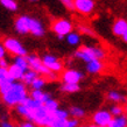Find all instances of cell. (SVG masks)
Instances as JSON below:
<instances>
[{"label":"cell","instance_id":"1","mask_svg":"<svg viewBox=\"0 0 127 127\" xmlns=\"http://www.w3.org/2000/svg\"><path fill=\"white\" fill-rule=\"evenodd\" d=\"M2 101L9 107H15L16 105L23 104L28 98V91L22 82H14L11 89L2 95Z\"/></svg>","mask_w":127,"mask_h":127},{"label":"cell","instance_id":"2","mask_svg":"<svg viewBox=\"0 0 127 127\" xmlns=\"http://www.w3.org/2000/svg\"><path fill=\"white\" fill-rule=\"evenodd\" d=\"M75 57L85 62V63L92 61V60H99V61H101V60H104L106 57V51L104 49L99 48V47L82 46L76 50Z\"/></svg>","mask_w":127,"mask_h":127},{"label":"cell","instance_id":"3","mask_svg":"<svg viewBox=\"0 0 127 127\" xmlns=\"http://www.w3.org/2000/svg\"><path fill=\"white\" fill-rule=\"evenodd\" d=\"M2 44H4L7 53H11V54L15 55V56H26L28 54L27 49L15 37H6L4 40Z\"/></svg>","mask_w":127,"mask_h":127},{"label":"cell","instance_id":"4","mask_svg":"<svg viewBox=\"0 0 127 127\" xmlns=\"http://www.w3.org/2000/svg\"><path fill=\"white\" fill-rule=\"evenodd\" d=\"M23 19H25V23H26L28 33H31L32 35H34L36 37H41L44 35L46 31H44V27L40 20L29 15H23Z\"/></svg>","mask_w":127,"mask_h":127},{"label":"cell","instance_id":"5","mask_svg":"<svg viewBox=\"0 0 127 127\" xmlns=\"http://www.w3.org/2000/svg\"><path fill=\"white\" fill-rule=\"evenodd\" d=\"M73 29V25L71 21L66 19H57L55 20L53 25H51V31L54 32L57 36H66V35L71 33Z\"/></svg>","mask_w":127,"mask_h":127},{"label":"cell","instance_id":"6","mask_svg":"<svg viewBox=\"0 0 127 127\" xmlns=\"http://www.w3.org/2000/svg\"><path fill=\"white\" fill-rule=\"evenodd\" d=\"M95 1L93 0H73L72 8L81 14L89 15L95 11Z\"/></svg>","mask_w":127,"mask_h":127},{"label":"cell","instance_id":"7","mask_svg":"<svg viewBox=\"0 0 127 127\" xmlns=\"http://www.w3.org/2000/svg\"><path fill=\"white\" fill-rule=\"evenodd\" d=\"M83 78H84V73L75 69H68L62 75L63 83H70V84H79Z\"/></svg>","mask_w":127,"mask_h":127},{"label":"cell","instance_id":"8","mask_svg":"<svg viewBox=\"0 0 127 127\" xmlns=\"http://www.w3.org/2000/svg\"><path fill=\"white\" fill-rule=\"evenodd\" d=\"M112 118L113 117L111 116V113L108 111H106V110H99V111H97L92 116V121L97 127L107 126Z\"/></svg>","mask_w":127,"mask_h":127},{"label":"cell","instance_id":"9","mask_svg":"<svg viewBox=\"0 0 127 127\" xmlns=\"http://www.w3.org/2000/svg\"><path fill=\"white\" fill-rule=\"evenodd\" d=\"M112 32L116 36L123 39L124 42H127V21L125 19H118L112 26Z\"/></svg>","mask_w":127,"mask_h":127},{"label":"cell","instance_id":"10","mask_svg":"<svg viewBox=\"0 0 127 127\" xmlns=\"http://www.w3.org/2000/svg\"><path fill=\"white\" fill-rule=\"evenodd\" d=\"M48 114H49V112L47 111L42 105V106H40L39 108L32 111V123L35 124L36 126H41L42 121L46 119V117L48 116Z\"/></svg>","mask_w":127,"mask_h":127},{"label":"cell","instance_id":"11","mask_svg":"<svg viewBox=\"0 0 127 127\" xmlns=\"http://www.w3.org/2000/svg\"><path fill=\"white\" fill-rule=\"evenodd\" d=\"M25 57H26V61H27V63H28V68L31 70H33V71H35V72L39 73L43 65L42 62H41V58L34 54H31V55L27 54Z\"/></svg>","mask_w":127,"mask_h":127},{"label":"cell","instance_id":"12","mask_svg":"<svg viewBox=\"0 0 127 127\" xmlns=\"http://www.w3.org/2000/svg\"><path fill=\"white\" fill-rule=\"evenodd\" d=\"M104 68V64H103V62L99 61V60H92V61H90L86 63V65H85V69L88 71L89 73H91V75H96V73H99L101 70Z\"/></svg>","mask_w":127,"mask_h":127},{"label":"cell","instance_id":"13","mask_svg":"<svg viewBox=\"0 0 127 127\" xmlns=\"http://www.w3.org/2000/svg\"><path fill=\"white\" fill-rule=\"evenodd\" d=\"M7 72H8V76L15 82H19L22 79V76H23V70H21L19 66H16L15 64H9L7 68Z\"/></svg>","mask_w":127,"mask_h":127},{"label":"cell","instance_id":"14","mask_svg":"<svg viewBox=\"0 0 127 127\" xmlns=\"http://www.w3.org/2000/svg\"><path fill=\"white\" fill-rule=\"evenodd\" d=\"M40 75L37 72H35V71H33V70L28 69L27 71H25L23 72V76H22V79H21V82H22L23 84L26 85V86H29V85L33 83V81H34L35 78H37Z\"/></svg>","mask_w":127,"mask_h":127},{"label":"cell","instance_id":"15","mask_svg":"<svg viewBox=\"0 0 127 127\" xmlns=\"http://www.w3.org/2000/svg\"><path fill=\"white\" fill-rule=\"evenodd\" d=\"M107 127H127V118L125 114L119 117H113Z\"/></svg>","mask_w":127,"mask_h":127},{"label":"cell","instance_id":"16","mask_svg":"<svg viewBox=\"0 0 127 127\" xmlns=\"http://www.w3.org/2000/svg\"><path fill=\"white\" fill-rule=\"evenodd\" d=\"M16 112L19 113L21 117H23L25 119H27V121H31L32 123V111L29 108L23 104H19L15 106Z\"/></svg>","mask_w":127,"mask_h":127},{"label":"cell","instance_id":"17","mask_svg":"<svg viewBox=\"0 0 127 127\" xmlns=\"http://www.w3.org/2000/svg\"><path fill=\"white\" fill-rule=\"evenodd\" d=\"M68 112H69V116H71L73 119H77V120L84 118L85 114H86L84 110L82 107H79V106H71Z\"/></svg>","mask_w":127,"mask_h":127},{"label":"cell","instance_id":"18","mask_svg":"<svg viewBox=\"0 0 127 127\" xmlns=\"http://www.w3.org/2000/svg\"><path fill=\"white\" fill-rule=\"evenodd\" d=\"M107 98L110 100H111V101H114V103H118V104H119V103H125V101H126V97L124 96V95H121V93L120 92H118V91H114V90H113V91H110V92L107 93Z\"/></svg>","mask_w":127,"mask_h":127},{"label":"cell","instance_id":"19","mask_svg":"<svg viewBox=\"0 0 127 127\" xmlns=\"http://www.w3.org/2000/svg\"><path fill=\"white\" fill-rule=\"evenodd\" d=\"M81 90L79 84H70V83H63L61 85V91L65 93H75Z\"/></svg>","mask_w":127,"mask_h":127},{"label":"cell","instance_id":"20","mask_svg":"<svg viewBox=\"0 0 127 127\" xmlns=\"http://www.w3.org/2000/svg\"><path fill=\"white\" fill-rule=\"evenodd\" d=\"M66 42L69 43L70 46H78L81 43V35L76 33V32H71V33L66 35Z\"/></svg>","mask_w":127,"mask_h":127},{"label":"cell","instance_id":"21","mask_svg":"<svg viewBox=\"0 0 127 127\" xmlns=\"http://www.w3.org/2000/svg\"><path fill=\"white\" fill-rule=\"evenodd\" d=\"M43 107L46 108L47 111L51 113V112L56 111L58 107H60V103H58L56 99H53V98H50L49 100H47L46 103L43 104Z\"/></svg>","mask_w":127,"mask_h":127},{"label":"cell","instance_id":"22","mask_svg":"<svg viewBox=\"0 0 127 127\" xmlns=\"http://www.w3.org/2000/svg\"><path fill=\"white\" fill-rule=\"evenodd\" d=\"M0 4H1V6H4L6 9L11 12L18 11V7H19L16 0H0Z\"/></svg>","mask_w":127,"mask_h":127},{"label":"cell","instance_id":"23","mask_svg":"<svg viewBox=\"0 0 127 127\" xmlns=\"http://www.w3.org/2000/svg\"><path fill=\"white\" fill-rule=\"evenodd\" d=\"M13 64H15L16 66H19L21 70L23 71H27L29 68H28V63L26 61V57L25 56H15L14 57V63Z\"/></svg>","mask_w":127,"mask_h":127},{"label":"cell","instance_id":"24","mask_svg":"<svg viewBox=\"0 0 127 127\" xmlns=\"http://www.w3.org/2000/svg\"><path fill=\"white\" fill-rule=\"evenodd\" d=\"M23 105H26L31 111H34V110H36V108H39L40 106H42L43 104L41 103V101H39V100H34V99H32L31 97H28L27 99L25 100Z\"/></svg>","mask_w":127,"mask_h":127},{"label":"cell","instance_id":"25","mask_svg":"<svg viewBox=\"0 0 127 127\" xmlns=\"http://www.w3.org/2000/svg\"><path fill=\"white\" fill-rule=\"evenodd\" d=\"M15 81H13L11 77L7 78L6 81H2V82H0V95L2 96V95H5V93L7 92L8 90L11 89L12 84L14 83Z\"/></svg>","mask_w":127,"mask_h":127},{"label":"cell","instance_id":"26","mask_svg":"<svg viewBox=\"0 0 127 127\" xmlns=\"http://www.w3.org/2000/svg\"><path fill=\"white\" fill-rule=\"evenodd\" d=\"M46 85V78L44 77H37L35 78L34 81H33V83H32L29 86H31L33 90H42V88Z\"/></svg>","mask_w":127,"mask_h":127},{"label":"cell","instance_id":"27","mask_svg":"<svg viewBox=\"0 0 127 127\" xmlns=\"http://www.w3.org/2000/svg\"><path fill=\"white\" fill-rule=\"evenodd\" d=\"M110 113H111L112 117H119L125 114V108L121 106V105H113L111 108H110Z\"/></svg>","mask_w":127,"mask_h":127},{"label":"cell","instance_id":"28","mask_svg":"<svg viewBox=\"0 0 127 127\" xmlns=\"http://www.w3.org/2000/svg\"><path fill=\"white\" fill-rule=\"evenodd\" d=\"M51 116L54 118H61V119H68L69 118V112L66 110H62V108H57L56 111L51 112Z\"/></svg>","mask_w":127,"mask_h":127},{"label":"cell","instance_id":"29","mask_svg":"<svg viewBox=\"0 0 127 127\" xmlns=\"http://www.w3.org/2000/svg\"><path fill=\"white\" fill-rule=\"evenodd\" d=\"M78 34H85V35H90V36H95V33L91 28L85 27V26H78Z\"/></svg>","mask_w":127,"mask_h":127},{"label":"cell","instance_id":"30","mask_svg":"<svg viewBox=\"0 0 127 127\" xmlns=\"http://www.w3.org/2000/svg\"><path fill=\"white\" fill-rule=\"evenodd\" d=\"M66 119H61V118H54L50 127H65Z\"/></svg>","mask_w":127,"mask_h":127},{"label":"cell","instance_id":"31","mask_svg":"<svg viewBox=\"0 0 127 127\" xmlns=\"http://www.w3.org/2000/svg\"><path fill=\"white\" fill-rule=\"evenodd\" d=\"M43 91L42 90H32L31 92V98L34 100H39V101H41V98H42L43 96Z\"/></svg>","mask_w":127,"mask_h":127},{"label":"cell","instance_id":"32","mask_svg":"<svg viewBox=\"0 0 127 127\" xmlns=\"http://www.w3.org/2000/svg\"><path fill=\"white\" fill-rule=\"evenodd\" d=\"M79 126V121L77 119H66L65 127H78Z\"/></svg>","mask_w":127,"mask_h":127},{"label":"cell","instance_id":"33","mask_svg":"<svg viewBox=\"0 0 127 127\" xmlns=\"http://www.w3.org/2000/svg\"><path fill=\"white\" fill-rule=\"evenodd\" d=\"M7 78H9L8 72H7V69H5V68H0V82L6 81Z\"/></svg>","mask_w":127,"mask_h":127},{"label":"cell","instance_id":"34","mask_svg":"<svg viewBox=\"0 0 127 127\" xmlns=\"http://www.w3.org/2000/svg\"><path fill=\"white\" fill-rule=\"evenodd\" d=\"M0 127H15L11 121L6 120V118H2L1 121H0Z\"/></svg>","mask_w":127,"mask_h":127},{"label":"cell","instance_id":"35","mask_svg":"<svg viewBox=\"0 0 127 127\" xmlns=\"http://www.w3.org/2000/svg\"><path fill=\"white\" fill-rule=\"evenodd\" d=\"M60 1H61L62 4L64 5L68 9H73L72 8V1L73 0H60Z\"/></svg>","mask_w":127,"mask_h":127},{"label":"cell","instance_id":"36","mask_svg":"<svg viewBox=\"0 0 127 127\" xmlns=\"http://www.w3.org/2000/svg\"><path fill=\"white\" fill-rule=\"evenodd\" d=\"M6 54H7V51H6V49H5L4 44L0 42V60H2V58L6 57Z\"/></svg>","mask_w":127,"mask_h":127},{"label":"cell","instance_id":"37","mask_svg":"<svg viewBox=\"0 0 127 127\" xmlns=\"http://www.w3.org/2000/svg\"><path fill=\"white\" fill-rule=\"evenodd\" d=\"M50 98H51V95H50V93H48V92H44V93H43V96H42V98H41V103H42V104H44L47 100H49Z\"/></svg>","mask_w":127,"mask_h":127},{"label":"cell","instance_id":"38","mask_svg":"<svg viewBox=\"0 0 127 127\" xmlns=\"http://www.w3.org/2000/svg\"><path fill=\"white\" fill-rule=\"evenodd\" d=\"M8 62L6 58H2V60H0V68H5V69H7L8 68Z\"/></svg>","mask_w":127,"mask_h":127},{"label":"cell","instance_id":"39","mask_svg":"<svg viewBox=\"0 0 127 127\" xmlns=\"http://www.w3.org/2000/svg\"><path fill=\"white\" fill-rule=\"evenodd\" d=\"M20 127H37L35 124L31 123V121H26V123H23L20 125Z\"/></svg>","mask_w":127,"mask_h":127},{"label":"cell","instance_id":"40","mask_svg":"<svg viewBox=\"0 0 127 127\" xmlns=\"http://www.w3.org/2000/svg\"><path fill=\"white\" fill-rule=\"evenodd\" d=\"M82 127H97L95 124H89V125H83Z\"/></svg>","mask_w":127,"mask_h":127},{"label":"cell","instance_id":"41","mask_svg":"<svg viewBox=\"0 0 127 127\" xmlns=\"http://www.w3.org/2000/svg\"><path fill=\"white\" fill-rule=\"evenodd\" d=\"M31 2H37V1H40V0H29Z\"/></svg>","mask_w":127,"mask_h":127},{"label":"cell","instance_id":"42","mask_svg":"<svg viewBox=\"0 0 127 127\" xmlns=\"http://www.w3.org/2000/svg\"><path fill=\"white\" fill-rule=\"evenodd\" d=\"M57 39H58V40H63L64 37H63V36H57Z\"/></svg>","mask_w":127,"mask_h":127},{"label":"cell","instance_id":"43","mask_svg":"<svg viewBox=\"0 0 127 127\" xmlns=\"http://www.w3.org/2000/svg\"><path fill=\"white\" fill-rule=\"evenodd\" d=\"M101 127H107V126H101Z\"/></svg>","mask_w":127,"mask_h":127}]
</instances>
